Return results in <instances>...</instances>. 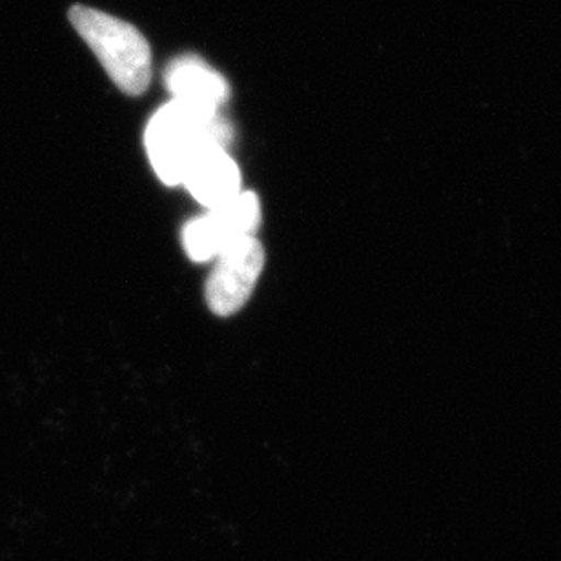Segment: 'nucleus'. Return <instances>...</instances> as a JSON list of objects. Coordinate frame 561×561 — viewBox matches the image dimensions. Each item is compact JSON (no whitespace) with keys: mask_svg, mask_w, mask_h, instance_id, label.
I'll use <instances>...</instances> for the list:
<instances>
[{"mask_svg":"<svg viewBox=\"0 0 561 561\" xmlns=\"http://www.w3.org/2000/svg\"><path fill=\"white\" fill-rule=\"evenodd\" d=\"M233 130L221 114H201L184 104L157 110L146 128V151L157 178L168 186L183 184L190 168L210 150H228Z\"/></svg>","mask_w":561,"mask_h":561,"instance_id":"f257e3e1","label":"nucleus"},{"mask_svg":"<svg viewBox=\"0 0 561 561\" xmlns=\"http://www.w3.org/2000/svg\"><path fill=\"white\" fill-rule=\"evenodd\" d=\"M70 21L121 92H146L151 81V51L136 26L87 5H73Z\"/></svg>","mask_w":561,"mask_h":561,"instance_id":"f03ea898","label":"nucleus"},{"mask_svg":"<svg viewBox=\"0 0 561 561\" xmlns=\"http://www.w3.org/2000/svg\"><path fill=\"white\" fill-rule=\"evenodd\" d=\"M260 225V197L254 192H239L233 199L210 208L183 228L184 252L197 263L216 260L228 247L255 236Z\"/></svg>","mask_w":561,"mask_h":561,"instance_id":"7ed1b4c3","label":"nucleus"},{"mask_svg":"<svg viewBox=\"0 0 561 561\" xmlns=\"http://www.w3.org/2000/svg\"><path fill=\"white\" fill-rule=\"evenodd\" d=\"M265 268V249L260 239L244 238L222 254L206 280V302L211 312L228 318L247 305L261 272Z\"/></svg>","mask_w":561,"mask_h":561,"instance_id":"20e7f679","label":"nucleus"},{"mask_svg":"<svg viewBox=\"0 0 561 561\" xmlns=\"http://www.w3.org/2000/svg\"><path fill=\"white\" fill-rule=\"evenodd\" d=\"M164 84L175 103L201 114H221L230 99L227 79L195 55L173 59L164 71Z\"/></svg>","mask_w":561,"mask_h":561,"instance_id":"39448f33","label":"nucleus"},{"mask_svg":"<svg viewBox=\"0 0 561 561\" xmlns=\"http://www.w3.org/2000/svg\"><path fill=\"white\" fill-rule=\"evenodd\" d=\"M183 184L197 203L210 210L225 205L241 192V172L228 150L217 148L192 164Z\"/></svg>","mask_w":561,"mask_h":561,"instance_id":"423d86ee","label":"nucleus"}]
</instances>
